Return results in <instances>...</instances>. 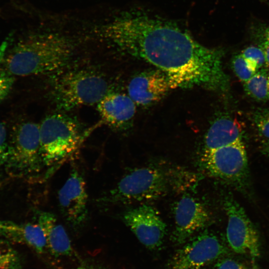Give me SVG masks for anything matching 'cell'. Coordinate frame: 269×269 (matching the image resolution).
Returning a JSON list of instances; mask_svg holds the SVG:
<instances>
[{
  "label": "cell",
  "instance_id": "cell-1",
  "mask_svg": "<svg viewBox=\"0 0 269 269\" xmlns=\"http://www.w3.org/2000/svg\"><path fill=\"white\" fill-rule=\"evenodd\" d=\"M103 32L122 52L165 73L172 89L200 87L220 93L230 89L222 65L224 50L201 44L174 20L134 7L118 14Z\"/></svg>",
  "mask_w": 269,
  "mask_h": 269
},
{
  "label": "cell",
  "instance_id": "cell-30",
  "mask_svg": "<svg viewBox=\"0 0 269 269\" xmlns=\"http://www.w3.org/2000/svg\"><path fill=\"white\" fill-rule=\"evenodd\" d=\"M268 87L269 100V72L268 73Z\"/></svg>",
  "mask_w": 269,
  "mask_h": 269
},
{
  "label": "cell",
  "instance_id": "cell-14",
  "mask_svg": "<svg viewBox=\"0 0 269 269\" xmlns=\"http://www.w3.org/2000/svg\"><path fill=\"white\" fill-rule=\"evenodd\" d=\"M103 121L110 128L125 130L132 124L135 113V104L128 95L109 92L97 104Z\"/></svg>",
  "mask_w": 269,
  "mask_h": 269
},
{
  "label": "cell",
  "instance_id": "cell-18",
  "mask_svg": "<svg viewBox=\"0 0 269 269\" xmlns=\"http://www.w3.org/2000/svg\"><path fill=\"white\" fill-rule=\"evenodd\" d=\"M268 73L265 68L259 69L251 78L244 82L245 93L257 101L266 102L269 100Z\"/></svg>",
  "mask_w": 269,
  "mask_h": 269
},
{
  "label": "cell",
  "instance_id": "cell-9",
  "mask_svg": "<svg viewBox=\"0 0 269 269\" xmlns=\"http://www.w3.org/2000/svg\"><path fill=\"white\" fill-rule=\"evenodd\" d=\"M185 243L171 259L170 269H201L230 253V250L220 239L207 230Z\"/></svg>",
  "mask_w": 269,
  "mask_h": 269
},
{
  "label": "cell",
  "instance_id": "cell-10",
  "mask_svg": "<svg viewBox=\"0 0 269 269\" xmlns=\"http://www.w3.org/2000/svg\"><path fill=\"white\" fill-rule=\"evenodd\" d=\"M58 205L66 223L74 229L85 225L88 217V194L82 173L76 168L58 194Z\"/></svg>",
  "mask_w": 269,
  "mask_h": 269
},
{
  "label": "cell",
  "instance_id": "cell-7",
  "mask_svg": "<svg viewBox=\"0 0 269 269\" xmlns=\"http://www.w3.org/2000/svg\"><path fill=\"white\" fill-rule=\"evenodd\" d=\"M8 145L4 168L9 175H34L44 167L40 154L39 124L31 122L18 124L12 131Z\"/></svg>",
  "mask_w": 269,
  "mask_h": 269
},
{
  "label": "cell",
  "instance_id": "cell-24",
  "mask_svg": "<svg viewBox=\"0 0 269 269\" xmlns=\"http://www.w3.org/2000/svg\"><path fill=\"white\" fill-rule=\"evenodd\" d=\"M8 141L4 125L0 122V171L4 166L8 154Z\"/></svg>",
  "mask_w": 269,
  "mask_h": 269
},
{
  "label": "cell",
  "instance_id": "cell-4",
  "mask_svg": "<svg viewBox=\"0 0 269 269\" xmlns=\"http://www.w3.org/2000/svg\"><path fill=\"white\" fill-rule=\"evenodd\" d=\"M39 125L43 164L52 170L75 153L84 135L78 121L64 113L50 114Z\"/></svg>",
  "mask_w": 269,
  "mask_h": 269
},
{
  "label": "cell",
  "instance_id": "cell-27",
  "mask_svg": "<svg viewBox=\"0 0 269 269\" xmlns=\"http://www.w3.org/2000/svg\"><path fill=\"white\" fill-rule=\"evenodd\" d=\"M261 48L263 50L266 64L269 66V42L266 41L261 44Z\"/></svg>",
  "mask_w": 269,
  "mask_h": 269
},
{
  "label": "cell",
  "instance_id": "cell-12",
  "mask_svg": "<svg viewBox=\"0 0 269 269\" xmlns=\"http://www.w3.org/2000/svg\"><path fill=\"white\" fill-rule=\"evenodd\" d=\"M175 227L171 239L183 244L206 227L211 218L207 208L200 201L188 195L183 196L174 206Z\"/></svg>",
  "mask_w": 269,
  "mask_h": 269
},
{
  "label": "cell",
  "instance_id": "cell-17",
  "mask_svg": "<svg viewBox=\"0 0 269 269\" xmlns=\"http://www.w3.org/2000/svg\"><path fill=\"white\" fill-rule=\"evenodd\" d=\"M37 223L43 229L46 238L47 249L55 257L70 256L73 252L71 241L63 226L52 213L39 211Z\"/></svg>",
  "mask_w": 269,
  "mask_h": 269
},
{
  "label": "cell",
  "instance_id": "cell-23",
  "mask_svg": "<svg viewBox=\"0 0 269 269\" xmlns=\"http://www.w3.org/2000/svg\"><path fill=\"white\" fill-rule=\"evenodd\" d=\"M14 78L4 68H0V103L7 96L14 83Z\"/></svg>",
  "mask_w": 269,
  "mask_h": 269
},
{
  "label": "cell",
  "instance_id": "cell-5",
  "mask_svg": "<svg viewBox=\"0 0 269 269\" xmlns=\"http://www.w3.org/2000/svg\"><path fill=\"white\" fill-rule=\"evenodd\" d=\"M167 190V179L160 169L142 167L127 173L96 201L104 206L148 202L164 195Z\"/></svg>",
  "mask_w": 269,
  "mask_h": 269
},
{
  "label": "cell",
  "instance_id": "cell-28",
  "mask_svg": "<svg viewBox=\"0 0 269 269\" xmlns=\"http://www.w3.org/2000/svg\"><path fill=\"white\" fill-rule=\"evenodd\" d=\"M261 151L263 154L269 157V141L261 144Z\"/></svg>",
  "mask_w": 269,
  "mask_h": 269
},
{
  "label": "cell",
  "instance_id": "cell-15",
  "mask_svg": "<svg viewBox=\"0 0 269 269\" xmlns=\"http://www.w3.org/2000/svg\"><path fill=\"white\" fill-rule=\"evenodd\" d=\"M0 235L9 242L26 245L38 254L45 253L47 249L44 231L37 222L0 220Z\"/></svg>",
  "mask_w": 269,
  "mask_h": 269
},
{
  "label": "cell",
  "instance_id": "cell-20",
  "mask_svg": "<svg viewBox=\"0 0 269 269\" xmlns=\"http://www.w3.org/2000/svg\"><path fill=\"white\" fill-rule=\"evenodd\" d=\"M10 243L0 239V269H22L19 255Z\"/></svg>",
  "mask_w": 269,
  "mask_h": 269
},
{
  "label": "cell",
  "instance_id": "cell-16",
  "mask_svg": "<svg viewBox=\"0 0 269 269\" xmlns=\"http://www.w3.org/2000/svg\"><path fill=\"white\" fill-rule=\"evenodd\" d=\"M244 129L243 124L236 118L229 115L217 118L205 135L203 151L215 149L242 140Z\"/></svg>",
  "mask_w": 269,
  "mask_h": 269
},
{
  "label": "cell",
  "instance_id": "cell-13",
  "mask_svg": "<svg viewBox=\"0 0 269 269\" xmlns=\"http://www.w3.org/2000/svg\"><path fill=\"white\" fill-rule=\"evenodd\" d=\"M172 89L167 75L159 69L146 70L134 76L128 86V95L141 106L160 100Z\"/></svg>",
  "mask_w": 269,
  "mask_h": 269
},
{
  "label": "cell",
  "instance_id": "cell-22",
  "mask_svg": "<svg viewBox=\"0 0 269 269\" xmlns=\"http://www.w3.org/2000/svg\"><path fill=\"white\" fill-rule=\"evenodd\" d=\"M241 54L256 71L266 64L264 52L261 48L250 46L244 49Z\"/></svg>",
  "mask_w": 269,
  "mask_h": 269
},
{
  "label": "cell",
  "instance_id": "cell-21",
  "mask_svg": "<svg viewBox=\"0 0 269 269\" xmlns=\"http://www.w3.org/2000/svg\"><path fill=\"white\" fill-rule=\"evenodd\" d=\"M233 70L242 82H245L256 73L241 54L235 55L231 61Z\"/></svg>",
  "mask_w": 269,
  "mask_h": 269
},
{
  "label": "cell",
  "instance_id": "cell-3",
  "mask_svg": "<svg viewBox=\"0 0 269 269\" xmlns=\"http://www.w3.org/2000/svg\"><path fill=\"white\" fill-rule=\"evenodd\" d=\"M51 75L50 97L61 111L97 104L109 92L106 77L93 68L66 67Z\"/></svg>",
  "mask_w": 269,
  "mask_h": 269
},
{
  "label": "cell",
  "instance_id": "cell-6",
  "mask_svg": "<svg viewBox=\"0 0 269 269\" xmlns=\"http://www.w3.org/2000/svg\"><path fill=\"white\" fill-rule=\"evenodd\" d=\"M199 165L207 175L245 191L249 183V168L243 140L215 149L203 151Z\"/></svg>",
  "mask_w": 269,
  "mask_h": 269
},
{
  "label": "cell",
  "instance_id": "cell-26",
  "mask_svg": "<svg viewBox=\"0 0 269 269\" xmlns=\"http://www.w3.org/2000/svg\"><path fill=\"white\" fill-rule=\"evenodd\" d=\"M71 269H106L101 266L90 262H83L76 267Z\"/></svg>",
  "mask_w": 269,
  "mask_h": 269
},
{
  "label": "cell",
  "instance_id": "cell-2",
  "mask_svg": "<svg viewBox=\"0 0 269 269\" xmlns=\"http://www.w3.org/2000/svg\"><path fill=\"white\" fill-rule=\"evenodd\" d=\"M75 49L66 36L51 32L34 33L15 43L2 62L3 68L13 76L52 75L70 64Z\"/></svg>",
  "mask_w": 269,
  "mask_h": 269
},
{
  "label": "cell",
  "instance_id": "cell-19",
  "mask_svg": "<svg viewBox=\"0 0 269 269\" xmlns=\"http://www.w3.org/2000/svg\"><path fill=\"white\" fill-rule=\"evenodd\" d=\"M251 120L261 144L269 141V109H256L251 114Z\"/></svg>",
  "mask_w": 269,
  "mask_h": 269
},
{
  "label": "cell",
  "instance_id": "cell-25",
  "mask_svg": "<svg viewBox=\"0 0 269 269\" xmlns=\"http://www.w3.org/2000/svg\"><path fill=\"white\" fill-rule=\"evenodd\" d=\"M215 269H254L246 264L234 259L223 257L218 260Z\"/></svg>",
  "mask_w": 269,
  "mask_h": 269
},
{
  "label": "cell",
  "instance_id": "cell-11",
  "mask_svg": "<svg viewBox=\"0 0 269 269\" xmlns=\"http://www.w3.org/2000/svg\"><path fill=\"white\" fill-rule=\"evenodd\" d=\"M122 219L138 241L147 248L155 249L162 244L166 225L152 206L142 204L130 209L124 213Z\"/></svg>",
  "mask_w": 269,
  "mask_h": 269
},
{
  "label": "cell",
  "instance_id": "cell-8",
  "mask_svg": "<svg viewBox=\"0 0 269 269\" xmlns=\"http://www.w3.org/2000/svg\"><path fill=\"white\" fill-rule=\"evenodd\" d=\"M228 218L226 238L234 252L249 255L255 262L260 255V241L257 228L244 208L230 195L223 199Z\"/></svg>",
  "mask_w": 269,
  "mask_h": 269
},
{
  "label": "cell",
  "instance_id": "cell-29",
  "mask_svg": "<svg viewBox=\"0 0 269 269\" xmlns=\"http://www.w3.org/2000/svg\"><path fill=\"white\" fill-rule=\"evenodd\" d=\"M265 37L267 40L266 41L269 42V27L267 28L265 31Z\"/></svg>",
  "mask_w": 269,
  "mask_h": 269
}]
</instances>
